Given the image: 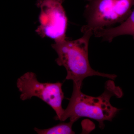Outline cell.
Listing matches in <instances>:
<instances>
[{
    "label": "cell",
    "mask_w": 134,
    "mask_h": 134,
    "mask_svg": "<svg viewBox=\"0 0 134 134\" xmlns=\"http://www.w3.org/2000/svg\"><path fill=\"white\" fill-rule=\"evenodd\" d=\"M134 13L132 11L127 18L118 26L103 28L95 31L93 34L96 37L101 38L103 41L111 43L116 37L122 35L134 37Z\"/></svg>",
    "instance_id": "obj_6"
},
{
    "label": "cell",
    "mask_w": 134,
    "mask_h": 134,
    "mask_svg": "<svg viewBox=\"0 0 134 134\" xmlns=\"http://www.w3.org/2000/svg\"><path fill=\"white\" fill-rule=\"evenodd\" d=\"M93 32H86L75 40L67 38L54 41L52 45L58 57L55 60L59 66L65 67L67 75L65 80H72L74 85L81 87L83 81L89 76H98L115 80L117 76L101 73L93 70L90 65L88 47Z\"/></svg>",
    "instance_id": "obj_2"
},
{
    "label": "cell",
    "mask_w": 134,
    "mask_h": 134,
    "mask_svg": "<svg viewBox=\"0 0 134 134\" xmlns=\"http://www.w3.org/2000/svg\"><path fill=\"white\" fill-rule=\"evenodd\" d=\"M63 83L41 82L32 72L24 74L17 79L16 86L21 92V100H25L36 97L50 106L56 113L54 119L60 120L64 112L62 101L65 96L63 91Z\"/></svg>",
    "instance_id": "obj_4"
},
{
    "label": "cell",
    "mask_w": 134,
    "mask_h": 134,
    "mask_svg": "<svg viewBox=\"0 0 134 134\" xmlns=\"http://www.w3.org/2000/svg\"><path fill=\"white\" fill-rule=\"evenodd\" d=\"M74 122L70 120L69 122L60 123L47 129H40L35 127L34 130L38 134H74L75 132L72 130V126Z\"/></svg>",
    "instance_id": "obj_7"
},
{
    "label": "cell",
    "mask_w": 134,
    "mask_h": 134,
    "mask_svg": "<svg viewBox=\"0 0 134 134\" xmlns=\"http://www.w3.org/2000/svg\"><path fill=\"white\" fill-rule=\"evenodd\" d=\"M83 33L111 27L124 21L133 9L134 0H87Z\"/></svg>",
    "instance_id": "obj_3"
},
{
    "label": "cell",
    "mask_w": 134,
    "mask_h": 134,
    "mask_svg": "<svg viewBox=\"0 0 134 134\" xmlns=\"http://www.w3.org/2000/svg\"><path fill=\"white\" fill-rule=\"evenodd\" d=\"M65 0H38L39 25L36 31L42 37L58 41L66 38L68 18L63 8Z\"/></svg>",
    "instance_id": "obj_5"
},
{
    "label": "cell",
    "mask_w": 134,
    "mask_h": 134,
    "mask_svg": "<svg viewBox=\"0 0 134 134\" xmlns=\"http://www.w3.org/2000/svg\"><path fill=\"white\" fill-rule=\"evenodd\" d=\"M81 88L74 85L69 103L60 121H65L69 118L75 122L79 118L87 117L97 121L99 127L103 129L104 121H111L120 110L112 105L110 101L113 96L122 97L121 89L111 79L106 82L104 91L98 97L86 95L82 92Z\"/></svg>",
    "instance_id": "obj_1"
}]
</instances>
